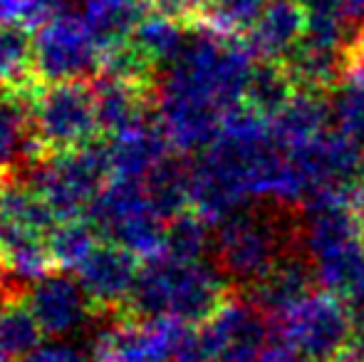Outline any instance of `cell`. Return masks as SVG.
Returning <instances> with one entry per match:
<instances>
[{"label": "cell", "instance_id": "obj_18", "mask_svg": "<svg viewBox=\"0 0 364 362\" xmlns=\"http://www.w3.org/2000/svg\"><path fill=\"white\" fill-rule=\"evenodd\" d=\"M295 92L297 87L283 63L258 60L245 87V107L253 110L260 119L270 122L275 115H280V110L292 100Z\"/></svg>", "mask_w": 364, "mask_h": 362}, {"label": "cell", "instance_id": "obj_3", "mask_svg": "<svg viewBox=\"0 0 364 362\" xmlns=\"http://www.w3.org/2000/svg\"><path fill=\"white\" fill-rule=\"evenodd\" d=\"M28 102L30 164L73 154L105 142L97 112L95 80L40 82Z\"/></svg>", "mask_w": 364, "mask_h": 362}, {"label": "cell", "instance_id": "obj_4", "mask_svg": "<svg viewBox=\"0 0 364 362\" xmlns=\"http://www.w3.org/2000/svg\"><path fill=\"white\" fill-rule=\"evenodd\" d=\"M23 176L53 208L58 221L82 218L90 213L95 198L112 179L109 151L102 142L73 154L33 161L23 171Z\"/></svg>", "mask_w": 364, "mask_h": 362}, {"label": "cell", "instance_id": "obj_20", "mask_svg": "<svg viewBox=\"0 0 364 362\" xmlns=\"http://www.w3.org/2000/svg\"><path fill=\"white\" fill-rule=\"evenodd\" d=\"M100 241V231H97L95 223L87 216L58 221V226L50 233V248H53L58 268L68 273H75L87 261V256L95 251Z\"/></svg>", "mask_w": 364, "mask_h": 362}, {"label": "cell", "instance_id": "obj_29", "mask_svg": "<svg viewBox=\"0 0 364 362\" xmlns=\"http://www.w3.org/2000/svg\"><path fill=\"white\" fill-rule=\"evenodd\" d=\"M0 253H3V251H0Z\"/></svg>", "mask_w": 364, "mask_h": 362}, {"label": "cell", "instance_id": "obj_28", "mask_svg": "<svg viewBox=\"0 0 364 362\" xmlns=\"http://www.w3.org/2000/svg\"><path fill=\"white\" fill-rule=\"evenodd\" d=\"M295 362H302V360H295Z\"/></svg>", "mask_w": 364, "mask_h": 362}, {"label": "cell", "instance_id": "obj_8", "mask_svg": "<svg viewBox=\"0 0 364 362\" xmlns=\"http://www.w3.org/2000/svg\"><path fill=\"white\" fill-rule=\"evenodd\" d=\"M283 338L288 348L302 362H335L347 353L355 315L340 295L315 293L280 318Z\"/></svg>", "mask_w": 364, "mask_h": 362}, {"label": "cell", "instance_id": "obj_22", "mask_svg": "<svg viewBox=\"0 0 364 362\" xmlns=\"http://www.w3.org/2000/svg\"><path fill=\"white\" fill-rule=\"evenodd\" d=\"M68 8V0H0V28H43L48 20Z\"/></svg>", "mask_w": 364, "mask_h": 362}, {"label": "cell", "instance_id": "obj_19", "mask_svg": "<svg viewBox=\"0 0 364 362\" xmlns=\"http://www.w3.org/2000/svg\"><path fill=\"white\" fill-rule=\"evenodd\" d=\"M213 251V223H208L193 208L173 216L166 223L164 236V256L178 261H206Z\"/></svg>", "mask_w": 364, "mask_h": 362}, {"label": "cell", "instance_id": "obj_27", "mask_svg": "<svg viewBox=\"0 0 364 362\" xmlns=\"http://www.w3.org/2000/svg\"><path fill=\"white\" fill-rule=\"evenodd\" d=\"M335 362H357V360H352L350 355H342V358H337Z\"/></svg>", "mask_w": 364, "mask_h": 362}, {"label": "cell", "instance_id": "obj_5", "mask_svg": "<svg viewBox=\"0 0 364 362\" xmlns=\"http://www.w3.org/2000/svg\"><path fill=\"white\" fill-rule=\"evenodd\" d=\"M87 218L95 223L105 241L129 248L141 261L164 253L168 221L154 208L141 181L112 176L90 206Z\"/></svg>", "mask_w": 364, "mask_h": 362}, {"label": "cell", "instance_id": "obj_11", "mask_svg": "<svg viewBox=\"0 0 364 362\" xmlns=\"http://www.w3.org/2000/svg\"><path fill=\"white\" fill-rule=\"evenodd\" d=\"M105 144L109 151L112 176H117V179L141 181L149 171L156 169L166 156L173 154V144L168 142L166 132L159 122V115L129 127Z\"/></svg>", "mask_w": 364, "mask_h": 362}, {"label": "cell", "instance_id": "obj_12", "mask_svg": "<svg viewBox=\"0 0 364 362\" xmlns=\"http://www.w3.org/2000/svg\"><path fill=\"white\" fill-rule=\"evenodd\" d=\"M305 28L307 13L297 0H270L265 13L243 40L255 60L283 63L305 38Z\"/></svg>", "mask_w": 364, "mask_h": 362}, {"label": "cell", "instance_id": "obj_1", "mask_svg": "<svg viewBox=\"0 0 364 362\" xmlns=\"http://www.w3.org/2000/svg\"><path fill=\"white\" fill-rule=\"evenodd\" d=\"M213 226L211 253L218 271L235 285L253 288L285 256L305 248L300 211H292L290 198L278 193L245 198Z\"/></svg>", "mask_w": 364, "mask_h": 362}, {"label": "cell", "instance_id": "obj_24", "mask_svg": "<svg viewBox=\"0 0 364 362\" xmlns=\"http://www.w3.org/2000/svg\"><path fill=\"white\" fill-rule=\"evenodd\" d=\"M23 362H92V358L87 360L80 350L70 348L65 343H53V345H40Z\"/></svg>", "mask_w": 364, "mask_h": 362}, {"label": "cell", "instance_id": "obj_16", "mask_svg": "<svg viewBox=\"0 0 364 362\" xmlns=\"http://www.w3.org/2000/svg\"><path fill=\"white\" fill-rule=\"evenodd\" d=\"M30 166L28 102L23 95L0 90V176Z\"/></svg>", "mask_w": 364, "mask_h": 362}, {"label": "cell", "instance_id": "obj_7", "mask_svg": "<svg viewBox=\"0 0 364 362\" xmlns=\"http://www.w3.org/2000/svg\"><path fill=\"white\" fill-rule=\"evenodd\" d=\"M102 63L105 50L82 13L65 8L35 30V65L43 82L95 80Z\"/></svg>", "mask_w": 364, "mask_h": 362}, {"label": "cell", "instance_id": "obj_26", "mask_svg": "<svg viewBox=\"0 0 364 362\" xmlns=\"http://www.w3.org/2000/svg\"><path fill=\"white\" fill-rule=\"evenodd\" d=\"M347 15L357 28L364 30V0H347Z\"/></svg>", "mask_w": 364, "mask_h": 362}, {"label": "cell", "instance_id": "obj_13", "mask_svg": "<svg viewBox=\"0 0 364 362\" xmlns=\"http://www.w3.org/2000/svg\"><path fill=\"white\" fill-rule=\"evenodd\" d=\"M332 124V102H325L317 92L297 90L292 100L268 122L273 137L285 147H300L320 137Z\"/></svg>", "mask_w": 364, "mask_h": 362}, {"label": "cell", "instance_id": "obj_23", "mask_svg": "<svg viewBox=\"0 0 364 362\" xmlns=\"http://www.w3.org/2000/svg\"><path fill=\"white\" fill-rule=\"evenodd\" d=\"M332 127L364 147V80L355 78L332 100Z\"/></svg>", "mask_w": 364, "mask_h": 362}, {"label": "cell", "instance_id": "obj_15", "mask_svg": "<svg viewBox=\"0 0 364 362\" xmlns=\"http://www.w3.org/2000/svg\"><path fill=\"white\" fill-rule=\"evenodd\" d=\"M43 82L35 65V33L0 28V90L30 95Z\"/></svg>", "mask_w": 364, "mask_h": 362}, {"label": "cell", "instance_id": "obj_21", "mask_svg": "<svg viewBox=\"0 0 364 362\" xmlns=\"http://www.w3.org/2000/svg\"><path fill=\"white\" fill-rule=\"evenodd\" d=\"M268 5L270 0H206L198 20L223 35L245 38Z\"/></svg>", "mask_w": 364, "mask_h": 362}, {"label": "cell", "instance_id": "obj_6", "mask_svg": "<svg viewBox=\"0 0 364 362\" xmlns=\"http://www.w3.org/2000/svg\"><path fill=\"white\" fill-rule=\"evenodd\" d=\"M92 362H176L188 325L173 318L119 313L97 320Z\"/></svg>", "mask_w": 364, "mask_h": 362}, {"label": "cell", "instance_id": "obj_25", "mask_svg": "<svg viewBox=\"0 0 364 362\" xmlns=\"http://www.w3.org/2000/svg\"><path fill=\"white\" fill-rule=\"evenodd\" d=\"M350 203H352V211H355L357 223H360V228H362V233H364V181L355 188Z\"/></svg>", "mask_w": 364, "mask_h": 362}, {"label": "cell", "instance_id": "obj_10", "mask_svg": "<svg viewBox=\"0 0 364 362\" xmlns=\"http://www.w3.org/2000/svg\"><path fill=\"white\" fill-rule=\"evenodd\" d=\"M25 300L38 325L43 328L45 338H65L80 328L87 318H92L80 280L68 271L50 273L35 280L25 290Z\"/></svg>", "mask_w": 364, "mask_h": 362}, {"label": "cell", "instance_id": "obj_9", "mask_svg": "<svg viewBox=\"0 0 364 362\" xmlns=\"http://www.w3.org/2000/svg\"><path fill=\"white\" fill-rule=\"evenodd\" d=\"M141 258L129 248L102 238L87 261L75 271L90 303L92 320L129 313L132 295L141 271Z\"/></svg>", "mask_w": 364, "mask_h": 362}, {"label": "cell", "instance_id": "obj_17", "mask_svg": "<svg viewBox=\"0 0 364 362\" xmlns=\"http://www.w3.org/2000/svg\"><path fill=\"white\" fill-rule=\"evenodd\" d=\"M45 338L25 293L0 300V362H23Z\"/></svg>", "mask_w": 364, "mask_h": 362}, {"label": "cell", "instance_id": "obj_14", "mask_svg": "<svg viewBox=\"0 0 364 362\" xmlns=\"http://www.w3.org/2000/svg\"><path fill=\"white\" fill-rule=\"evenodd\" d=\"M146 13H151L146 0H82V15L95 30L105 55L127 43Z\"/></svg>", "mask_w": 364, "mask_h": 362}, {"label": "cell", "instance_id": "obj_2", "mask_svg": "<svg viewBox=\"0 0 364 362\" xmlns=\"http://www.w3.org/2000/svg\"><path fill=\"white\" fill-rule=\"evenodd\" d=\"M225 303L223 273L208 261H178L154 256L141 263L132 295V313L144 318H173L203 325Z\"/></svg>", "mask_w": 364, "mask_h": 362}]
</instances>
